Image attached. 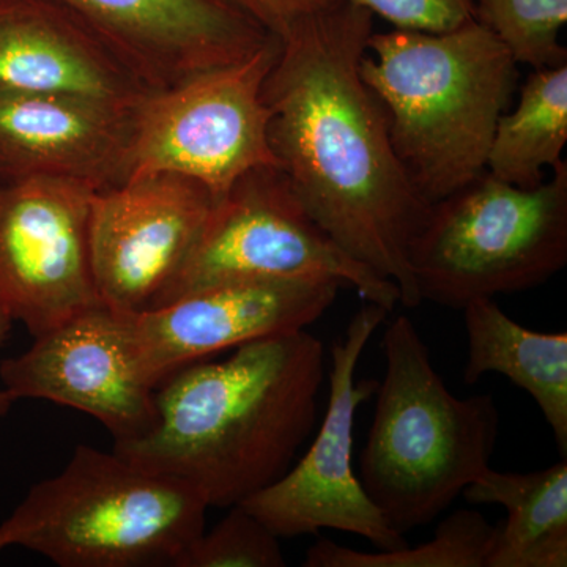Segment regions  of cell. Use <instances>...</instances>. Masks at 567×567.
Segmentation results:
<instances>
[{
    "label": "cell",
    "instance_id": "obj_22",
    "mask_svg": "<svg viewBox=\"0 0 567 567\" xmlns=\"http://www.w3.org/2000/svg\"><path fill=\"white\" fill-rule=\"evenodd\" d=\"M210 532H204L185 551L177 567H282L279 537L241 505Z\"/></svg>",
    "mask_w": 567,
    "mask_h": 567
},
{
    "label": "cell",
    "instance_id": "obj_14",
    "mask_svg": "<svg viewBox=\"0 0 567 567\" xmlns=\"http://www.w3.org/2000/svg\"><path fill=\"white\" fill-rule=\"evenodd\" d=\"M73 14L151 91L241 61L271 39L223 0H51Z\"/></svg>",
    "mask_w": 567,
    "mask_h": 567
},
{
    "label": "cell",
    "instance_id": "obj_12",
    "mask_svg": "<svg viewBox=\"0 0 567 567\" xmlns=\"http://www.w3.org/2000/svg\"><path fill=\"white\" fill-rule=\"evenodd\" d=\"M215 203L203 183L171 173L95 193L91 259L102 305L118 312L151 309L181 270Z\"/></svg>",
    "mask_w": 567,
    "mask_h": 567
},
{
    "label": "cell",
    "instance_id": "obj_19",
    "mask_svg": "<svg viewBox=\"0 0 567 567\" xmlns=\"http://www.w3.org/2000/svg\"><path fill=\"white\" fill-rule=\"evenodd\" d=\"M567 142V63L535 70L522 87L516 107L496 123L488 148V174L533 189L544 169L563 162Z\"/></svg>",
    "mask_w": 567,
    "mask_h": 567
},
{
    "label": "cell",
    "instance_id": "obj_2",
    "mask_svg": "<svg viewBox=\"0 0 567 567\" xmlns=\"http://www.w3.org/2000/svg\"><path fill=\"white\" fill-rule=\"evenodd\" d=\"M323 379V344L309 331L257 339L167 377L151 431L114 451L188 484L208 507L240 505L286 475L311 439Z\"/></svg>",
    "mask_w": 567,
    "mask_h": 567
},
{
    "label": "cell",
    "instance_id": "obj_11",
    "mask_svg": "<svg viewBox=\"0 0 567 567\" xmlns=\"http://www.w3.org/2000/svg\"><path fill=\"white\" fill-rule=\"evenodd\" d=\"M13 401L43 399L99 420L115 442L151 431L155 388L142 374L128 312L99 305L33 338L31 349L0 363Z\"/></svg>",
    "mask_w": 567,
    "mask_h": 567
},
{
    "label": "cell",
    "instance_id": "obj_15",
    "mask_svg": "<svg viewBox=\"0 0 567 567\" xmlns=\"http://www.w3.org/2000/svg\"><path fill=\"white\" fill-rule=\"evenodd\" d=\"M134 106L70 93H0V183L54 178L96 193L122 185Z\"/></svg>",
    "mask_w": 567,
    "mask_h": 567
},
{
    "label": "cell",
    "instance_id": "obj_5",
    "mask_svg": "<svg viewBox=\"0 0 567 567\" xmlns=\"http://www.w3.org/2000/svg\"><path fill=\"white\" fill-rule=\"evenodd\" d=\"M207 511L188 484L78 445L0 524V551L21 547L62 567H177Z\"/></svg>",
    "mask_w": 567,
    "mask_h": 567
},
{
    "label": "cell",
    "instance_id": "obj_4",
    "mask_svg": "<svg viewBox=\"0 0 567 567\" xmlns=\"http://www.w3.org/2000/svg\"><path fill=\"white\" fill-rule=\"evenodd\" d=\"M382 350L385 377L360 481L388 525L405 535L432 524L491 468L499 410L494 395L461 399L447 390L409 317L388 323Z\"/></svg>",
    "mask_w": 567,
    "mask_h": 567
},
{
    "label": "cell",
    "instance_id": "obj_9",
    "mask_svg": "<svg viewBox=\"0 0 567 567\" xmlns=\"http://www.w3.org/2000/svg\"><path fill=\"white\" fill-rule=\"evenodd\" d=\"M388 315L382 306L365 303L353 316L331 347L330 394L316 439L286 475L240 503L279 539L339 529L364 537L377 550L406 546L404 535L388 525L369 498L352 464L354 416L379 386V380L354 382V372Z\"/></svg>",
    "mask_w": 567,
    "mask_h": 567
},
{
    "label": "cell",
    "instance_id": "obj_20",
    "mask_svg": "<svg viewBox=\"0 0 567 567\" xmlns=\"http://www.w3.org/2000/svg\"><path fill=\"white\" fill-rule=\"evenodd\" d=\"M498 525L483 514L458 509L443 518L435 537L421 546L360 551L320 537L306 551L305 567H486Z\"/></svg>",
    "mask_w": 567,
    "mask_h": 567
},
{
    "label": "cell",
    "instance_id": "obj_18",
    "mask_svg": "<svg viewBox=\"0 0 567 567\" xmlns=\"http://www.w3.org/2000/svg\"><path fill=\"white\" fill-rule=\"evenodd\" d=\"M470 505H502L486 567L567 566V462L529 473L487 468L462 492Z\"/></svg>",
    "mask_w": 567,
    "mask_h": 567
},
{
    "label": "cell",
    "instance_id": "obj_23",
    "mask_svg": "<svg viewBox=\"0 0 567 567\" xmlns=\"http://www.w3.org/2000/svg\"><path fill=\"white\" fill-rule=\"evenodd\" d=\"M395 29L447 32L475 20V0H350Z\"/></svg>",
    "mask_w": 567,
    "mask_h": 567
},
{
    "label": "cell",
    "instance_id": "obj_16",
    "mask_svg": "<svg viewBox=\"0 0 567 567\" xmlns=\"http://www.w3.org/2000/svg\"><path fill=\"white\" fill-rule=\"evenodd\" d=\"M151 89L51 0H0V93H70L134 106Z\"/></svg>",
    "mask_w": 567,
    "mask_h": 567
},
{
    "label": "cell",
    "instance_id": "obj_1",
    "mask_svg": "<svg viewBox=\"0 0 567 567\" xmlns=\"http://www.w3.org/2000/svg\"><path fill=\"white\" fill-rule=\"evenodd\" d=\"M372 33L371 11L338 0L279 39L262 89L268 141L312 219L413 309L421 298L409 248L431 205L406 177L385 107L361 78Z\"/></svg>",
    "mask_w": 567,
    "mask_h": 567
},
{
    "label": "cell",
    "instance_id": "obj_6",
    "mask_svg": "<svg viewBox=\"0 0 567 567\" xmlns=\"http://www.w3.org/2000/svg\"><path fill=\"white\" fill-rule=\"evenodd\" d=\"M567 264V163L533 189L483 173L432 204L409 248L421 301L464 309L543 286Z\"/></svg>",
    "mask_w": 567,
    "mask_h": 567
},
{
    "label": "cell",
    "instance_id": "obj_8",
    "mask_svg": "<svg viewBox=\"0 0 567 567\" xmlns=\"http://www.w3.org/2000/svg\"><path fill=\"white\" fill-rule=\"evenodd\" d=\"M278 52L274 35L241 61L147 93L133 110L126 182L178 174L203 183L218 200L249 171L278 167L262 96Z\"/></svg>",
    "mask_w": 567,
    "mask_h": 567
},
{
    "label": "cell",
    "instance_id": "obj_13",
    "mask_svg": "<svg viewBox=\"0 0 567 567\" xmlns=\"http://www.w3.org/2000/svg\"><path fill=\"white\" fill-rule=\"evenodd\" d=\"M341 289L330 278L248 279L128 312L142 374L156 390L178 369L212 354L306 330L328 311Z\"/></svg>",
    "mask_w": 567,
    "mask_h": 567
},
{
    "label": "cell",
    "instance_id": "obj_25",
    "mask_svg": "<svg viewBox=\"0 0 567 567\" xmlns=\"http://www.w3.org/2000/svg\"><path fill=\"white\" fill-rule=\"evenodd\" d=\"M13 320L10 319L6 312L0 311V344L6 341L9 336ZM13 399L7 394L6 390H0V420L10 412L11 405H13Z\"/></svg>",
    "mask_w": 567,
    "mask_h": 567
},
{
    "label": "cell",
    "instance_id": "obj_7",
    "mask_svg": "<svg viewBox=\"0 0 567 567\" xmlns=\"http://www.w3.org/2000/svg\"><path fill=\"white\" fill-rule=\"evenodd\" d=\"M330 278L393 312V281L354 260L306 212L275 166L257 167L213 205L196 244L151 309L216 284ZM148 311V309H147Z\"/></svg>",
    "mask_w": 567,
    "mask_h": 567
},
{
    "label": "cell",
    "instance_id": "obj_24",
    "mask_svg": "<svg viewBox=\"0 0 567 567\" xmlns=\"http://www.w3.org/2000/svg\"><path fill=\"white\" fill-rule=\"evenodd\" d=\"M246 14L270 35L282 39L295 24L309 14L333 6L338 0H223Z\"/></svg>",
    "mask_w": 567,
    "mask_h": 567
},
{
    "label": "cell",
    "instance_id": "obj_17",
    "mask_svg": "<svg viewBox=\"0 0 567 567\" xmlns=\"http://www.w3.org/2000/svg\"><path fill=\"white\" fill-rule=\"evenodd\" d=\"M468 336L466 385L502 374L532 395L546 417L559 454H567V333H539L522 327L495 303L480 298L462 309Z\"/></svg>",
    "mask_w": 567,
    "mask_h": 567
},
{
    "label": "cell",
    "instance_id": "obj_3",
    "mask_svg": "<svg viewBox=\"0 0 567 567\" xmlns=\"http://www.w3.org/2000/svg\"><path fill=\"white\" fill-rule=\"evenodd\" d=\"M517 65L476 20L447 32L372 33L361 78L385 107L395 155L425 204L486 173Z\"/></svg>",
    "mask_w": 567,
    "mask_h": 567
},
{
    "label": "cell",
    "instance_id": "obj_21",
    "mask_svg": "<svg viewBox=\"0 0 567 567\" xmlns=\"http://www.w3.org/2000/svg\"><path fill=\"white\" fill-rule=\"evenodd\" d=\"M475 20L509 51L514 61L535 70L567 63L559 33L567 0H475Z\"/></svg>",
    "mask_w": 567,
    "mask_h": 567
},
{
    "label": "cell",
    "instance_id": "obj_10",
    "mask_svg": "<svg viewBox=\"0 0 567 567\" xmlns=\"http://www.w3.org/2000/svg\"><path fill=\"white\" fill-rule=\"evenodd\" d=\"M95 193L54 178L0 183V311L33 338L102 305L91 259Z\"/></svg>",
    "mask_w": 567,
    "mask_h": 567
}]
</instances>
